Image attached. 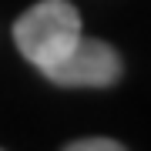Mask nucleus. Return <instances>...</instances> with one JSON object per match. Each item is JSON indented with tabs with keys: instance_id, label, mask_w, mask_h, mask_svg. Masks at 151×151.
I'll return each mask as SVG.
<instances>
[{
	"instance_id": "1",
	"label": "nucleus",
	"mask_w": 151,
	"mask_h": 151,
	"mask_svg": "<svg viewBox=\"0 0 151 151\" xmlns=\"http://www.w3.org/2000/svg\"><path fill=\"white\" fill-rule=\"evenodd\" d=\"M81 37V14L70 0H40L14 24L17 50L37 70L50 67Z\"/></svg>"
},
{
	"instance_id": "2",
	"label": "nucleus",
	"mask_w": 151,
	"mask_h": 151,
	"mask_svg": "<svg viewBox=\"0 0 151 151\" xmlns=\"http://www.w3.org/2000/svg\"><path fill=\"white\" fill-rule=\"evenodd\" d=\"M40 74L57 87H111L121 77V57L111 44L91 40L81 34L74 47L50 67H44Z\"/></svg>"
},
{
	"instance_id": "3",
	"label": "nucleus",
	"mask_w": 151,
	"mask_h": 151,
	"mask_svg": "<svg viewBox=\"0 0 151 151\" xmlns=\"http://www.w3.org/2000/svg\"><path fill=\"white\" fill-rule=\"evenodd\" d=\"M64 151H124V145L111 138H81V141H70Z\"/></svg>"
}]
</instances>
